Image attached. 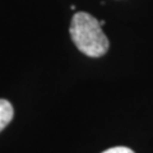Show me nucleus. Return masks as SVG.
<instances>
[{
  "label": "nucleus",
  "mask_w": 153,
  "mask_h": 153,
  "mask_svg": "<svg viewBox=\"0 0 153 153\" xmlns=\"http://www.w3.org/2000/svg\"><path fill=\"white\" fill-rule=\"evenodd\" d=\"M70 37L74 45L89 57H100L108 51L110 41L94 17L85 12L75 13L70 23Z\"/></svg>",
  "instance_id": "f257e3e1"
},
{
  "label": "nucleus",
  "mask_w": 153,
  "mask_h": 153,
  "mask_svg": "<svg viewBox=\"0 0 153 153\" xmlns=\"http://www.w3.org/2000/svg\"><path fill=\"white\" fill-rule=\"evenodd\" d=\"M13 115L14 110L12 103L7 100H0V131L9 125V123L13 119Z\"/></svg>",
  "instance_id": "f03ea898"
},
{
  "label": "nucleus",
  "mask_w": 153,
  "mask_h": 153,
  "mask_svg": "<svg viewBox=\"0 0 153 153\" xmlns=\"http://www.w3.org/2000/svg\"><path fill=\"white\" fill-rule=\"evenodd\" d=\"M102 153H134L133 149L128 147H112V148H108L105 152Z\"/></svg>",
  "instance_id": "7ed1b4c3"
}]
</instances>
